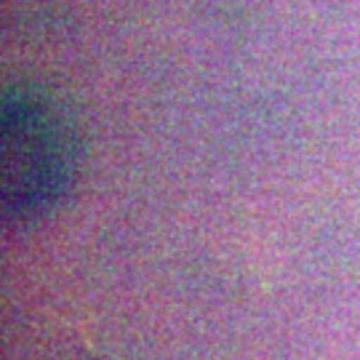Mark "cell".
I'll list each match as a JSON object with an SVG mask.
<instances>
[{
    "label": "cell",
    "mask_w": 360,
    "mask_h": 360,
    "mask_svg": "<svg viewBox=\"0 0 360 360\" xmlns=\"http://www.w3.org/2000/svg\"><path fill=\"white\" fill-rule=\"evenodd\" d=\"M77 136L51 96L11 91L3 99V208L13 224L46 217L75 179Z\"/></svg>",
    "instance_id": "1"
}]
</instances>
